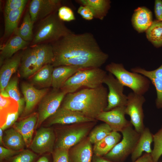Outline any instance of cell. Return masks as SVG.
I'll list each match as a JSON object with an SVG mask.
<instances>
[{
    "instance_id": "1",
    "label": "cell",
    "mask_w": 162,
    "mask_h": 162,
    "mask_svg": "<svg viewBox=\"0 0 162 162\" xmlns=\"http://www.w3.org/2000/svg\"><path fill=\"white\" fill-rule=\"evenodd\" d=\"M54 55V67L72 65L83 68H100L109 56L103 52L90 32H72L51 44Z\"/></svg>"
},
{
    "instance_id": "2",
    "label": "cell",
    "mask_w": 162,
    "mask_h": 162,
    "mask_svg": "<svg viewBox=\"0 0 162 162\" xmlns=\"http://www.w3.org/2000/svg\"><path fill=\"white\" fill-rule=\"evenodd\" d=\"M108 94L103 85L94 88H83L66 94L62 106L96 120L107 106Z\"/></svg>"
},
{
    "instance_id": "3",
    "label": "cell",
    "mask_w": 162,
    "mask_h": 162,
    "mask_svg": "<svg viewBox=\"0 0 162 162\" xmlns=\"http://www.w3.org/2000/svg\"><path fill=\"white\" fill-rule=\"evenodd\" d=\"M57 12L40 20L31 46L46 42L53 43L73 32L59 19Z\"/></svg>"
},
{
    "instance_id": "4",
    "label": "cell",
    "mask_w": 162,
    "mask_h": 162,
    "mask_svg": "<svg viewBox=\"0 0 162 162\" xmlns=\"http://www.w3.org/2000/svg\"><path fill=\"white\" fill-rule=\"evenodd\" d=\"M106 74V71L100 68L81 69L65 82L60 90L67 94L75 92L82 87L96 88L102 85Z\"/></svg>"
},
{
    "instance_id": "5",
    "label": "cell",
    "mask_w": 162,
    "mask_h": 162,
    "mask_svg": "<svg viewBox=\"0 0 162 162\" xmlns=\"http://www.w3.org/2000/svg\"><path fill=\"white\" fill-rule=\"evenodd\" d=\"M105 70L114 75L124 86L131 88L136 94L143 95L149 88L150 82L147 77L128 71L122 64L112 62L106 66Z\"/></svg>"
},
{
    "instance_id": "6",
    "label": "cell",
    "mask_w": 162,
    "mask_h": 162,
    "mask_svg": "<svg viewBox=\"0 0 162 162\" xmlns=\"http://www.w3.org/2000/svg\"><path fill=\"white\" fill-rule=\"evenodd\" d=\"M122 140L117 143L104 157L114 162H124L134 151L140 134L130 124L121 131Z\"/></svg>"
},
{
    "instance_id": "7",
    "label": "cell",
    "mask_w": 162,
    "mask_h": 162,
    "mask_svg": "<svg viewBox=\"0 0 162 162\" xmlns=\"http://www.w3.org/2000/svg\"><path fill=\"white\" fill-rule=\"evenodd\" d=\"M66 95L60 89H53L43 98L40 102L38 107L36 128L56 112L60 106Z\"/></svg>"
},
{
    "instance_id": "8",
    "label": "cell",
    "mask_w": 162,
    "mask_h": 162,
    "mask_svg": "<svg viewBox=\"0 0 162 162\" xmlns=\"http://www.w3.org/2000/svg\"><path fill=\"white\" fill-rule=\"evenodd\" d=\"M127 96L125 114L130 116V121L134 127L135 130L139 133L141 134L145 128L143 123L144 114L142 105L146 99L143 95L134 92H130Z\"/></svg>"
},
{
    "instance_id": "9",
    "label": "cell",
    "mask_w": 162,
    "mask_h": 162,
    "mask_svg": "<svg viewBox=\"0 0 162 162\" xmlns=\"http://www.w3.org/2000/svg\"><path fill=\"white\" fill-rule=\"evenodd\" d=\"M108 87V104L104 111H110L115 108L126 106L128 96L124 94V86L110 73L106 74L103 83Z\"/></svg>"
},
{
    "instance_id": "10",
    "label": "cell",
    "mask_w": 162,
    "mask_h": 162,
    "mask_svg": "<svg viewBox=\"0 0 162 162\" xmlns=\"http://www.w3.org/2000/svg\"><path fill=\"white\" fill-rule=\"evenodd\" d=\"M90 129L88 125H75L62 131L57 139L56 148L69 149L85 138Z\"/></svg>"
},
{
    "instance_id": "11",
    "label": "cell",
    "mask_w": 162,
    "mask_h": 162,
    "mask_svg": "<svg viewBox=\"0 0 162 162\" xmlns=\"http://www.w3.org/2000/svg\"><path fill=\"white\" fill-rule=\"evenodd\" d=\"M55 136L52 129L41 127L36 132L29 148L36 153H53Z\"/></svg>"
},
{
    "instance_id": "12",
    "label": "cell",
    "mask_w": 162,
    "mask_h": 162,
    "mask_svg": "<svg viewBox=\"0 0 162 162\" xmlns=\"http://www.w3.org/2000/svg\"><path fill=\"white\" fill-rule=\"evenodd\" d=\"M60 0H32L30 3L29 12L33 23L58 11L62 6Z\"/></svg>"
},
{
    "instance_id": "13",
    "label": "cell",
    "mask_w": 162,
    "mask_h": 162,
    "mask_svg": "<svg viewBox=\"0 0 162 162\" xmlns=\"http://www.w3.org/2000/svg\"><path fill=\"white\" fill-rule=\"evenodd\" d=\"M125 106H119L110 111H103L99 115L96 119L107 124L112 131L121 132L131 124L125 118Z\"/></svg>"
},
{
    "instance_id": "14",
    "label": "cell",
    "mask_w": 162,
    "mask_h": 162,
    "mask_svg": "<svg viewBox=\"0 0 162 162\" xmlns=\"http://www.w3.org/2000/svg\"><path fill=\"white\" fill-rule=\"evenodd\" d=\"M48 125L55 124H69L94 122L82 113L60 106L49 118Z\"/></svg>"
},
{
    "instance_id": "15",
    "label": "cell",
    "mask_w": 162,
    "mask_h": 162,
    "mask_svg": "<svg viewBox=\"0 0 162 162\" xmlns=\"http://www.w3.org/2000/svg\"><path fill=\"white\" fill-rule=\"evenodd\" d=\"M21 88L25 103L23 112L24 116L30 113L49 91L47 88L38 89L32 84L24 82L22 83Z\"/></svg>"
},
{
    "instance_id": "16",
    "label": "cell",
    "mask_w": 162,
    "mask_h": 162,
    "mask_svg": "<svg viewBox=\"0 0 162 162\" xmlns=\"http://www.w3.org/2000/svg\"><path fill=\"white\" fill-rule=\"evenodd\" d=\"M37 56L35 46H31L25 49L22 54L19 74L22 78L31 77L36 63Z\"/></svg>"
},
{
    "instance_id": "17",
    "label": "cell",
    "mask_w": 162,
    "mask_h": 162,
    "mask_svg": "<svg viewBox=\"0 0 162 162\" xmlns=\"http://www.w3.org/2000/svg\"><path fill=\"white\" fill-rule=\"evenodd\" d=\"M131 21L134 28L138 33L146 32L153 21L152 12L146 7H139L134 10Z\"/></svg>"
},
{
    "instance_id": "18",
    "label": "cell",
    "mask_w": 162,
    "mask_h": 162,
    "mask_svg": "<svg viewBox=\"0 0 162 162\" xmlns=\"http://www.w3.org/2000/svg\"><path fill=\"white\" fill-rule=\"evenodd\" d=\"M22 54H17L4 62L0 70V92L4 90L13 74L19 68Z\"/></svg>"
},
{
    "instance_id": "19",
    "label": "cell",
    "mask_w": 162,
    "mask_h": 162,
    "mask_svg": "<svg viewBox=\"0 0 162 162\" xmlns=\"http://www.w3.org/2000/svg\"><path fill=\"white\" fill-rule=\"evenodd\" d=\"M38 113H34L19 122H16L14 127L22 136L26 146L29 147L32 141L34 130L36 127Z\"/></svg>"
},
{
    "instance_id": "20",
    "label": "cell",
    "mask_w": 162,
    "mask_h": 162,
    "mask_svg": "<svg viewBox=\"0 0 162 162\" xmlns=\"http://www.w3.org/2000/svg\"><path fill=\"white\" fill-rule=\"evenodd\" d=\"M80 67L72 65H61L54 67L52 73V86L57 90L60 88L65 82L80 70Z\"/></svg>"
},
{
    "instance_id": "21",
    "label": "cell",
    "mask_w": 162,
    "mask_h": 162,
    "mask_svg": "<svg viewBox=\"0 0 162 162\" xmlns=\"http://www.w3.org/2000/svg\"><path fill=\"white\" fill-rule=\"evenodd\" d=\"M91 144L88 138L74 146L70 155L72 162H91L92 155Z\"/></svg>"
},
{
    "instance_id": "22",
    "label": "cell",
    "mask_w": 162,
    "mask_h": 162,
    "mask_svg": "<svg viewBox=\"0 0 162 162\" xmlns=\"http://www.w3.org/2000/svg\"><path fill=\"white\" fill-rule=\"evenodd\" d=\"M29 43V42L25 41L17 35L11 38L1 49L0 66L3 64L4 60L10 58L15 53L20 50L27 48Z\"/></svg>"
},
{
    "instance_id": "23",
    "label": "cell",
    "mask_w": 162,
    "mask_h": 162,
    "mask_svg": "<svg viewBox=\"0 0 162 162\" xmlns=\"http://www.w3.org/2000/svg\"><path fill=\"white\" fill-rule=\"evenodd\" d=\"M153 135L148 128H145L140 136L136 146L131 154V160L134 162L142 156L143 152L151 153V145L153 141Z\"/></svg>"
},
{
    "instance_id": "24",
    "label": "cell",
    "mask_w": 162,
    "mask_h": 162,
    "mask_svg": "<svg viewBox=\"0 0 162 162\" xmlns=\"http://www.w3.org/2000/svg\"><path fill=\"white\" fill-rule=\"evenodd\" d=\"M80 5L88 7L92 12L94 18L103 20L106 16L111 7L110 0H77Z\"/></svg>"
},
{
    "instance_id": "25",
    "label": "cell",
    "mask_w": 162,
    "mask_h": 162,
    "mask_svg": "<svg viewBox=\"0 0 162 162\" xmlns=\"http://www.w3.org/2000/svg\"><path fill=\"white\" fill-rule=\"evenodd\" d=\"M34 46L36 48L37 58L33 71V75L45 65L52 64L54 57L51 44H41Z\"/></svg>"
},
{
    "instance_id": "26",
    "label": "cell",
    "mask_w": 162,
    "mask_h": 162,
    "mask_svg": "<svg viewBox=\"0 0 162 162\" xmlns=\"http://www.w3.org/2000/svg\"><path fill=\"white\" fill-rule=\"evenodd\" d=\"M121 134L112 131L103 139L94 144L93 151L96 156H104L108 153L120 141Z\"/></svg>"
},
{
    "instance_id": "27",
    "label": "cell",
    "mask_w": 162,
    "mask_h": 162,
    "mask_svg": "<svg viewBox=\"0 0 162 162\" xmlns=\"http://www.w3.org/2000/svg\"><path fill=\"white\" fill-rule=\"evenodd\" d=\"M3 143L5 147L16 151H21L26 146L22 136L14 128L5 131Z\"/></svg>"
},
{
    "instance_id": "28",
    "label": "cell",
    "mask_w": 162,
    "mask_h": 162,
    "mask_svg": "<svg viewBox=\"0 0 162 162\" xmlns=\"http://www.w3.org/2000/svg\"><path fill=\"white\" fill-rule=\"evenodd\" d=\"M54 68L52 64L45 65L31 77L32 82L45 88L52 86Z\"/></svg>"
},
{
    "instance_id": "29",
    "label": "cell",
    "mask_w": 162,
    "mask_h": 162,
    "mask_svg": "<svg viewBox=\"0 0 162 162\" xmlns=\"http://www.w3.org/2000/svg\"><path fill=\"white\" fill-rule=\"evenodd\" d=\"M25 8L12 10L4 13V33L8 36L14 32Z\"/></svg>"
},
{
    "instance_id": "30",
    "label": "cell",
    "mask_w": 162,
    "mask_h": 162,
    "mask_svg": "<svg viewBox=\"0 0 162 162\" xmlns=\"http://www.w3.org/2000/svg\"><path fill=\"white\" fill-rule=\"evenodd\" d=\"M34 23L31 20L29 11H27L24 15L21 26L17 27L14 31L15 35L20 37L25 41H32L33 38V28Z\"/></svg>"
},
{
    "instance_id": "31",
    "label": "cell",
    "mask_w": 162,
    "mask_h": 162,
    "mask_svg": "<svg viewBox=\"0 0 162 162\" xmlns=\"http://www.w3.org/2000/svg\"><path fill=\"white\" fill-rule=\"evenodd\" d=\"M146 33L147 39L154 46H162V21L153 20Z\"/></svg>"
},
{
    "instance_id": "32",
    "label": "cell",
    "mask_w": 162,
    "mask_h": 162,
    "mask_svg": "<svg viewBox=\"0 0 162 162\" xmlns=\"http://www.w3.org/2000/svg\"><path fill=\"white\" fill-rule=\"evenodd\" d=\"M131 70L132 72L141 74L150 79L156 90V106L158 109L162 108V80L151 75L148 70L139 67L132 68Z\"/></svg>"
},
{
    "instance_id": "33",
    "label": "cell",
    "mask_w": 162,
    "mask_h": 162,
    "mask_svg": "<svg viewBox=\"0 0 162 162\" xmlns=\"http://www.w3.org/2000/svg\"><path fill=\"white\" fill-rule=\"evenodd\" d=\"M18 79L16 77L11 79L5 89L10 97L15 100L18 105V112L20 116L23 112L25 103L24 98L21 97L18 87Z\"/></svg>"
},
{
    "instance_id": "34",
    "label": "cell",
    "mask_w": 162,
    "mask_h": 162,
    "mask_svg": "<svg viewBox=\"0 0 162 162\" xmlns=\"http://www.w3.org/2000/svg\"><path fill=\"white\" fill-rule=\"evenodd\" d=\"M0 110L1 121H3L8 114L18 111V105L10 97H5L0 95Z\"/></svg>"
},
{
    "instance_id": "35",
    "label": "cell",
    "mask_w": 162,
    "mask_h": 162,
    "mask_svg": "<svg viewBox=\"0 0 162 162\" xmlns=\"http://www.w3.org/2000/svg\"><path fill=\"white\" fill-rule=\"evenodd\" d=\"M112 131L110 126L105 123L100 124L92 131L88 137L92 144H95L100 141Z\"/></svg>"
},
{
    "instance_id": "36",
    "label": "cell",
    "mask_w": 162,
    "mask_h": 162,
    "mask_svg": "<svg viewBox=\"0 0 162 162\" xmlns=\"http://www.w3.org/2000/svg\"><path fill=\"white\" fill-rule=\"evenodd\" d=\"M154 147L151 153L153 162H158L162 155V126L153 136Z\"/></svg>"
},
{
    "instance_id": "37",
    "label": "cell",
    "mask_w": 162,
    "mask_h": 162,
    "mask_svg": "<svg viewBox=\"0 0 162 162\" xmlns=\"http://www.w3.org/2000/svg\"><path fill=\"white\" fill-rule=\"evenodd\" d=\"M57 14L59 19L63 21L70 22L76 19L72 10L66 6H61L58 9Z\"/></svg>"
},
{
    "instance_id": "38",
    "label": "cell",
    "mask_w": 162,
    "mask_h": 162,
    "mask_svg": "<svg viewBox=\"0 0 162 162\" xmlns=\"http://www.w3.org/2000/svg\"><path fill=\"white\" fill-rule=\"evenodd\" d=\"M37 156V155L32 152L26 150L21 151L16 156L12 162H32Z\"/></svg>"
},
{
    "instance_id": "39",
    "label": "cell",
    "mask_w": 162,
    "mask_h": 162,
    "mask_svg": "<svg viewBox=\"0 0 162 162\" xmlns=\"http://www.w3.org/2000/svg\"><path fill=\"white\" fill-rule=\"evenodd\" d=\"M53 153V162H70L69 150L56 148Z\"/></svg>"
},
{
    "instance_id": "40",
    "label": "cell",
    "mask_w": 162,
    "mask_h": 162,
    "mask_svg": "<svg viewBox=\"0 0 162 162\" xmlns=\"http://www.w3.org/2000/svg\"><path fill=\"white\" fill-rule=\"evenodd\" d=\"M28 1L27 0H8L4 8V13L11 10L25 8Z\"/></svg>"
},
{
    "instance_id": "41",
    "label": "cell",
    "mask_w": 162,
    "mask_h": 162,
    "mask_svg": "<svg viewBox=\"0 0 162 162\" xmlns=\"http://www.w3.org/2000/svg\"><path fill=\"white\" fill-rule=\"evenodd\" d=\"M18 111L8 114L5 117L3 124L0 128L3 130L8 129L14 124L19 116Z\"/></svg>"
},
{
    "instance_id": "42",
    "label": "cell",
    "mask_w": 162,
    "mask_h": 162,
    "mask_svg": "<svg viewBox=\"0 0 162 162\" xmlns=\"http://www.w3.org/2000/svg\"><path fill=\"white\" fill-rule=\"evenodd\" d=\"M77 12L85 20H91L94 18L91 10L86 6L80 5L77 9Z\"/></svg>"
},
{
    "instance_id": "43",
    "label": "cell",
    "mask_w": 162,
    "mask_h": 162,
    "mask_svg": "<svg viewBox=\"0 0 162 162\" xmlns=\"http://www.w3.org/2000/svg\"><path fill=\"white\" fill-rule=\"evenodd\" d=\"M21 151H16L1 146H0V160H2L14 155L19 154Z\"/></svg>"
},
{
    "instance_id": "44",
    "label": "cell",
    "mask_w": 162,
    "mask_h": 162,
    "mask_svg": "<svg viewBox=\"0 0 162 162\" xmlns=\"http://www.w3.org/2000/svg\"><path fill=\"white\" fill-rule=\"evenodd\" d=\"M154 8L156 20L162 21V0H155Z\"/></svg>"
},
{
    "instance_id": "45",
    "label": "cell",
    "mask_w": 162,
    "mask_h": 162,
    "mask_svg": "<svg viewBox=\"0 0 162 162\" xmlns=\"http://www.w3.org/2000/svg\"><path fill=\"white\" fill-rule=\"evenodd\" d=\"M134 162H153L151 154L146 153Z\"/></svg>"
},
{
    "instance_id": "46",
    "label": "cell",
    "mask_w": 162,
    "mask_h": 162,
    "mask_svg": "<svg viewBox=\"0 0 162 162\" xmlns=\"http://www.w3.org/2000/svg\"><path fill=\"white\" fill-rule=\"evenodd\" d=\"M154 76L162 80V64L158 68L153 70L148 71Z\"/></svg>"
},
{
    "instance_id": "47",
    "label": "cell",
    "mask_w": 162,
    "mask_h": 162,
    "mask_svg": "<svg viewBox=\"0 0 162 162\" xmlns=\"http://www.w3.org/2000/svg\"><path fill=\"white\" fill-rule=\"evenodd\" d=\"M93 162H114L104 157L96 156L94 158Z\"/></svg>"
},
{
    "instance_id": "48",
    "label": "cell",
    "mask_w": 162,
    "mask_h": 162,
    "mask_svg": "<svg viewBox=\"0 0 162 162\" xmlns=\"http://www.w3.org/2000/svg\"><path fill=\"white\" fill-rule=\"evenodd\" d=\"M37 162H49V160L47 157L43 156L40 158Z\"/></svg>"
},
{
    "instance_id": "49",
    "label": "cell",
    "mask_w": 162,
    "mask_h": 162,
    "mask_svg": "<svg viewBox=\"0 0 162 162\" xmlns=\"http://www.w3.org/2000/svg\"><path fill=\"white\" fill-rule=\"evenodd\" d=\"M3 130L2 129L0 128V145H3Z\"/></svg>"
},
{
    "instance_id": "50",
    "label": "cell",
    "mask_w": 162,
    "mask_h": 162,
    "mask_svg": "<svg viewBox=\"0 0 162 162\" xmlns=\"http://www.w3.org/2000/svg\"><path fill=\"white\" fill-rule=\"evenodd\" d=\"M0 95L5 97H10L8 94L5 89L0 92Z\"/></svg>"
},
{
    "instance_id": "51",
    "label": "cell",
    "mask_w": 162,
    "mask_h": 162,
    "mask_svg": "<svg viewBox=\"0 0 162 162\" xmlns=\"http://www.w3.org/2000/svg\"></svg>"
}]
</instances>
